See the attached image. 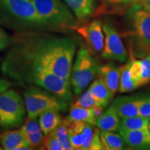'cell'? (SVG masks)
<instances>
[{"mask_svg":"<svg viewBox=\"0 0 150 150\" xmlns=\"http://www.w3.org/2000/svg\"><path fill=\"white\" fill-rule=\"evenodd\" d=\"M7 49L3 61L39 65L70 83L76 50L72 39L43 31H22L11 36Z\"/></svg>","mask_w":150,"mask_h":150,"instance_id":"1","label":"cell"},{"mask_svg":"<svg viewBox=\"0 0 150 150\" xmlns=\"http://www.w3.org/2000/svg\"><path fill=\"white\" fill-rule=\"evenodd\" d=\"M1 69L7 78L20 85L39 86L65 102L72 99L70 82L45 67L29 63L3 61Z\"/></svg>","mask_w":150,"mask_h":150,"instance_id":"2","label":"cell"},{"mask_svg":"<svg viewBox=\"0 0 150 150\" xmlns=\"http://www.w3.org/2000/svg\"><path fill=\"white\" fill-rule=\"evenodd\" d=\"M0 25L16 33L51 31L30 0H0Z\"/></svg>","mask_w":150,"mask_h":150,"instance_id":"3","label":"cell"},{"mask_svg":"<svg viewBox=\"0 0 150 150\" xmlns=\"http://www.w3.org/2000/svg\"><path fill=\"white\" fill-rule=\"evenodd\" d=\"M51 31L65 32L79 29L78 20L61 0H30Z\"/></svg>","mask_w":150,"mask_h":150,"instance_id":"4","label":"cell"},{"mask_svg":"<svg viewBox=\"0 0 150 150\" xmlns=\"http://www.w3.org/2000/svg\"><path fill=\"white\" fill-rule=\"evenodd\" d=\"M129 16L134 54L139 57L150 55V6L147 3L134 6Z\"/></svg>","mask_w":150,"mask_h":150,"instance_id":"5","label":"cell"},{"mask_svg":"<svg viewBox=\"0 0 150 150\" xmlns=\"http://www.w3.org/2000/svg\"><path fill=\"white\" fill-rule=\"evenodd\" d=\"M24 102L27 118H36L48 110L59 112H66L67 110V102L41 88L31 87L26 90Z\"/></svg>","mask_w":150,"mask_h":150,"instance_id":"6","label":"cell"},{"mask_svg":"<svg viewBox=\"0 0 150 150\" xmlns=\"http://www.w3.org/2000/svg\"><path fill=\"white\" fill-rule=\"evenodd\" d=\"M26 117L24 99L16 90L8 88L0 94V126L13 129L22 126Z\"/></svg>","mask_w":150,"mask_h":150,"instance_id":"7","label":"cell"},{"mask_svg":"<svg viewBox=\"0 0 150 150\" xmlns=\"http://www.w3.org/2000/svg\"><path fill=\"white\" fill-rule=\"evenodd\" d=\"M95 60L85 48L79 50L76 55L70 81L76 95H79L92 81L98 71Z\"/></svg>","mask_w":150,"mask_h":150,"instance_id":"8","label":"cell"},{"mask_svg":"<svg viewBox=\"0 0 150 150\" xmlns=\"http://www.w3.org/2000/svg\"><path fill=\"white\" fill-rule=\"evenodd\" d=\"M103 32L105 39L102 50V57L120 63L126 61L128 53L115 26L106 21L103 24Z\"/></svg>","mask_w":150,"mask_h":150,"instance_id":"9","label":"cell"},{"mask_svg":"<svg viewBox=\"0 0 150 150\" xmlns=\"http://www.w3.org/2000/svg\"><path fill=\"white\" fill-rule=\"evenodd\" d=\"M79 31L85 37L89 47L94 52H100L103 50L104 43V35L102 31L101 20H94L86 27L78 29Z\"/></svg>","mask_w":150,"mask_h":150,"instance_id":"10","label":"cell"},{"mask_svg":"<svg viewBox=\"0 0 150 150\" xmlns=\"http://www.w3.org/2000/svg\"><path fill=\"white\" fill-rule=\"evenodd\" d=\"M79 22H85L95 13L96 0H63Z\"/></svg>","mask_w":150,"mask_h":150,"instance_id":"11","label":"cell"},{"mask_svg":"<svg viewBox=\"0 0 150 150\" xmlns=\"http://www.w3.org/2000/svg\"><path fill=\"white\" fill-rule=\"evenodd\" d=\"M142 97H119L112 103L111 106L116 110L121 118L138 115V108L141 102Z\"/></svg>","mask_w":150,"mask_h":150,"instance_id":"12","label":"cell"},{"mask_svg":"<svg viewBox=\"0 0 150 150\" xmlns=\"http://www.w3.org/2000/svg\"><path fill=\"white\" fill-rule=\"evenodd\" d=\"M0 143L6 150L32 149L28 145L21 129L4 131L0 135Z\"/></svg>","mask_w":150,"mask_h":150,"instance_id":"13","label":"cell"},{"mask_svg":"<svg viewBox=\"0 0 150 150\" xmlns=\"http://www.w3.org/2000/svg\"><path fill=\"white\" fill-rule=\"evenodd\" d=\"M124 142L135 149H150V132L149 130H120Z\"/></svg>","mask_w":150,"mask_h":150,"instance_id":"14","label":"cell"},{"mask_svg":"<svg viewBox=\"0 0 150 150\" xmlns=\"http://www.w3.org/2000/svg\"><path fill=\"white\" fill-rule=\"evenodd\" d=\"M98 76L104 80L113 96L119 88L120 68L112 64L104 65L99 67Z\"/></svg>","mask_w":150,"mask_h":150,"instance_id":"15","label":"cell"},{"mask_svg":"<svg viewBox=\"0 0 150 150\" xmlns=\"http://www.w3.org/2000/svg\"><path fill=\"white\" fill-rule=\"evenodd\" d=\"M120 120L116 110L111 106L96 119L95 125L102 131H116L119 130Z\"/></svg>","mask_w":150,"mask_h":150,"instance_id":"16","label":"cell"},{"mask_svg":"<svg viewBox=\"0 0 150 150\" xmlns=\"http://www.w3.org/2000/svg\"><path fill=\"white\" fill-rule=\"evenodd\" d=\"M89 91L99 106L104 108L113 97L104 80L98 76L90 86Z\"/></svg>","mask_w":150,"mask_h":150,"instance_id":"17","label":"cell"},{"mask_svg":"<svg viewBox=\"0 0 150 150\" xmlns=\"http://www.w3.org/2000/svg\"><path fill=\"white\" fill-rule=\"evenodd\" d=\"M63 121L59 112L55 110H48L39 115V125L45 136L56 130Z\"/></svg>","mask_w":150,"mask_h":150,"instance_id":"18","label":"cell"},{"mask_svg":"<svg viewBox=\"0 0 150 150\" xmlns=\"http://www.w3.org/2000/svg\"><path fill=\"white\" fill-rule=\"evenodd\" d=\"M96 119L93 108L72 106L69 111L68 116L64 121L67 125L72 121H81L94 126L96 123Z\"/></svg>","mask_w":150,"mask_h":150,"instance_id":"19","label":"cell"},{"mask_svg":"<svg viewBox=\"0 0 150 150\" xmlns=\"http://www.w3.org/2000/svg\"><path fill=\"white\" fill-rule=\"evenodd\" d=\"M84 126L85 122L81 121H72L67 125L69 138L74 149H82L86 139Z\"/></svg>","mask_w":150,"mask_h":150,"instance_id":"20","label":"cell"},{"mask_svg":"<svg viewBox=\"0 0 150 150\" xmlns=\"http://www.w3.org/2000/svg\"><path fill=\"white\" fill-rule=\"evenodd\" d=\"M100 140L102 149L105 150H120L125 145L121 135L112 131H100Z\"/></svg>","mask_w":150,"mask_h":150,"instance_id":"21","label":"cell"},{"mask_svg":"<svg viewBox=\"0 0 150 150\" xmlns=\"http://www.w3.org/2000/svg\"><path fill=\"white\" fill-rule=\"evenodd\" d=\"M149 122V117H142L139 115L122 118L119 130H149L148 129Z\"/></svg>","mask_w":150,"mask_h":150,"instance_id":"22","label":"cell"},{"mask_svg":"<svg viewBox=\"0 0 150 150\" xmlns=\"http://www.w3.org/2000/svg\"><path fill=\"white\" fill-rule=\"evenodd\" d=\"M130 61L120 67L119 91L120 93H129L136 88L134 82L131 79L129 73Z\"/></svg>","mask_w":150,"mask_h":150,"instance_id":"23","label":"cell"},{"mask_svg":"<svg viewBox=\"0 0 150 150\" xmlns=\"http://www.w3.org/2000/svg\"><path fill=\"white\" fill-rule=\"evenodd\" d=\"M105 8H110L114 10L122 9L127 7L134 6L136 5H142V0H102Z\"/></svg>","mask_w":150,"mask_h":150,"instance_id":"24","label":"cell"},{"mask_svg":"<svg viewBox=\"0 0 150 150\" xmlns=\"http://www.w3.org/2000/svg\"><path fill=\"white\" fill-rule=\"evenodd\" d=\"M55 134L58 137L61 143L63 145L64 150L74 149L71 144L70 138H69L68 131H67V124L64 120L62 121L61 125L56 129Z\"/></svg>","mask_w":150,"mask_h":150,"instance_id":"25","label":"cell"},{"mask_svg":"<svg viewBox=\"0 0 150 150\" xmlns=\"http://www.w3.org/2000/svg\"><path fill=\"white\" fill-rule=\"evenodd\" d=\"M140 62L142 64V72L140 79L137 83V88L150 83V55L144 56Z\"/></svg>","mask_w":150,"mask_h":150,"instance_id":"26","label":"cell"},{"mask_svg":"<svg viewBox=\"0 0 150 150\" xmlns=\"http://www.w3.org/2000/svg\"><path fill=\"white\" fill-rule=\"evenodd\" d=\"M42 144L45 149L48 150H64L54 131L45 136Z\"/></svg>","mask_w":150,"mask_h":150,"instance_id":"27","label":"cell"},{"mask_svg":"<svg viewBox=\"0 0 150 150\" xmlns=\"http://www.w3.org/2000/svg\"><path fill=\"white\" fill-rule=\"evenodd\" d=\"M73 106H80V107L86 108H93L98 105L88 89L76 101Z\"/></svg>","mask_w":150,"mask_h":150,"instance_id":"28","label":"cell"},{"mask_svg":"<svg viewBox=\"0 0 150 150\" xmlns=\"http://www.w3.org/2000/svg\"><path fill=\"white\" fill-rule=\"evenodd\" d=\"M23 134L28 145L31 149L40 146L42 143L45 138V135L42 131L34 133H23Z\"/></svg>","mask_w":150,"mask_h":150,"instance_id":"29","label":"cell"},{"mask_svg":"<svg viewBox=\"0 0 150 150\" xmlns=\"http://www.w3.org/2000/svg\"><path fill=\"white\" fill-rule=\"evenodd\" d=\"M142 72V64L140 60L131 59L129 65V73L131 79L134 82L137 88V83L140 79Z\"/></svg>","mask_w":150,"mask_h":150,"instance_id":"30","label":"cell"},{"mask_svg":"<svg viewBox=\"0 0 150 150\" xmlns=\"http://www.w3.org/2000/svg\"><path fill=\"white\" fill-rule=\"evenodd\" d=\"M23 133H34L41 131L39 122L36 118H27L22 124L21 129Z\"/></svg>","mask_w":150,"mask_h":150,"instance_id":"31","label":"cell"},{"mask_svg":"<svg viewBox=\"0 0 150 150\" xmlns=\"http://www.w3.org/2000/svg\"><path fill=\"white\" fill-rule=\"evenodd\" d=\"M138 115L150 118V97L142 98L138 108Z\"/></svg>","mask_w":150,"mask_h":150,"instance_id":"32","label":"cell"},{"mask_svg":"<svg viewBox=\"0 0 150 150\" xmlns=\"http://www.w3.org/2000/svg\"><path fill=\"white\" fill-rule=\"evenodd\" d=\"M93 125L85 123L83 131H84V134L86 135V139H85V142H84L83 147H82V149H89L92 138H93Z\"/></svg>","mask_w":150,"mask_h":150,"instance_id":"33","label":"cell"},{"mask_svg":"<svg viewBox=\"0 0 150 150\" xmlns=\"http://www.w3.org/2000/svg\"><path fill=\"white\" fill-rule=\"evenodd\" d=\"M89 149L91 150H100L102 149L100 140V129L97 128L94 131L92 138L91 145Z\"/></svg>","mask_w":150,"mask_h":150,"instance_id":"34","label":"cell"},{"mask_svg":"<svg viewBox=\"0 0 150 150\" xmlns=\"http://www.w3.org/2000/svg\"><path fill=\"white\" fill-rule=\"evenodd\" d=\"M11 40V36L4 29L0 27V52L8 48Z\"/></svg>","mask_w":150,"mask_h":150,"instance_id":"35","label":"cell"},{"mask_svg":"<svg viewBox=\"0 0 150 150\" xmlns=\"http://www.w3.org/2000/svg\"><path fill=\"white\" fill-rule=\"evenodd\" d=\"M12 86V83L8 79L4 78H0V94L10 88Z\"/></svg>","mask_w":150,"mask_h":150,"instance_id":"36","label":"cell"},{"mask_svg":"<svg viewBox=\"0 0 150 150\" xmlns=\"http://www.w3.org/2000/svg\"><path fill=\"white\" fill-rule=\"evenodd\" d=\"M148 129H149V131L150 132V121L149 122V125H148Z\"/></svg>","mask_w":150,"mask_h":150,"instance_id":"37","label":"cell"},{"mask_svg":"<svg viewBox=\"0 0 150 150\" xmlns=\"http://www.w3.org/2000/svg\"><path fill=\"white\" fill-rule=\"evenodd\" d=\"M147 4H149V6H150V0H148V1H147Z\"/></svg>","mask_w":150,"mask_h":150,"instance_id":"38","label":"cell"},{"mask_svg":"<svg viewBox=\"0 0 150 150\" xmlns=\"http://www.w3.org/2000/svg\"><path fill=\"white\" fill-rule=\"evenodd\" d=\"M0 67H1V59H0Z\"/></svg>","mask_w":150,"mask_h":150,"instance_id":"39","label":"cell"}]
</instances>
